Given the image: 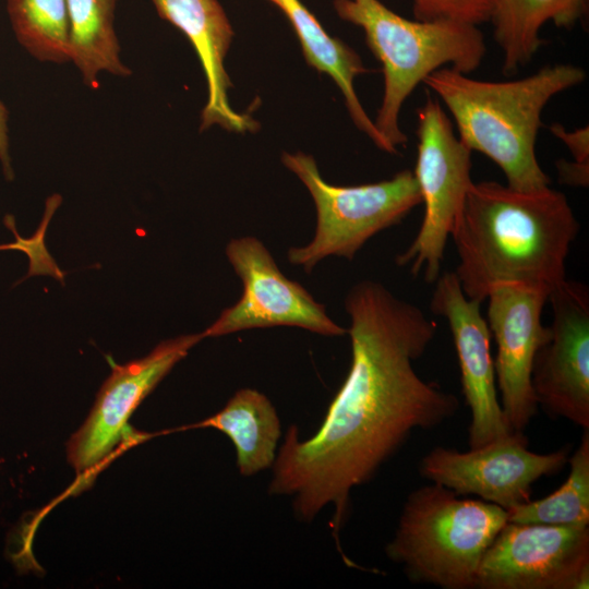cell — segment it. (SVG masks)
Returning <instances> with one entry per match:
<instances>
[{
    "instance_id": "obj_1",
    "label": "cell",
    "mask_w": 589,
    "mask_h": 589,
    "mask_svg": "<svg viewBox=\"0 0 589 589\" xmlns=\"http://www.w3.org/2000/svg\"><path fill=\"white\" fill-rule=\"evenodd\" d=\"M345 309L349 372L311 437L301 441L296 425L288 429L268 486L271 494L292 497L304 522L333 505L337 542L351 490L370 481L413 431L435 429L459 408L457 396L414 370L437 327L418 305L363 280L349 289Z\"/></svg>"
},
{
    "instance_id": "obj_2",
    "label": "cell",
    "mask_w": 589,
    "mask_h": 589,
    "mask_svg": "<svg viewBox=\"0 0 589 589\" xmlns=\"http://www.w3.org/2000/svg\"><path fill=\"white\" fill-rule=\"evenodd\" d=\"M579 223L566 195L550 185L520 191L495 181L472 183L450 233L454 272L467 298L482 303L497 284L548 289L566 279Z\"/></svg>"
},
{
    "instance_id": "obj_3",
    "label": "cell",
    "mask_w": 589,
    "mask_h": 589,
    "mask_svg": "<svg viewBox=\"0 0 589 589\" xmlns=\"http://www.w3.org/2000/svg\"><path fill=\"white\" fill-rule=\"evenodd\" d=\"M585 79L582 68L558 63L505 82L476 80L445 67L423 83L444 103L467 147L497 165L508 187L532 191L551 182L536 155L542 111L555 95Z\"/></svg>"
},
{
    "instance_id": "obj_4",
    "label": "cell",
    "mask_w": 589,
    "mask_h": 589,
    "mask_svg": "<svg viewBox=\"0 0 589 589\" xmlns=\"http://www.w3.org/2000/svg\"><path fill=\"white\" fill-rule=\"evenodd\" d=\"M333 5L340 19L363 29L382 63L384 94L374 123L396 152L407 143L399 115L414 88L441 68L469 74L485 56L484 36L477 25L449 19L408 20L378 0H334Z\"/></svg>"
},
{
    "instance_id": "obj_5",
    "label": "cell",
    "mask_w": 589,
    "mask_h": 589,
    "mask_svg": "<svg viewBox=\"0 0 589 589\" xmlns=\"http://www.w3.org/2000/svg\"><path fill=\"white\" fill-rule=\"evenodd\" d=\"M458 496L431 482L407 497L385 553L409 580L443 589L476 587L481 558L507 522V512Z\"/></svg>"
},
{
    "instance_id": "obj_6",
    "label": "cell",
    "mask_w": 589,
    "mask_h": 589,
    "mask_svg": "<svg viewBox=\"0 0 589 589\" xmlns=\"http://www.w3.org/2000/svg\"><path fill=\"white\" fill-rule=\"evenodd\" d=\"M281 161L306 187L316 208L312 240L287 252L288 261L306 273L330 255L353 260L370 238L399 224L421 204L416 177L409 169L388 180L341 187L326 182L310 155L284 153Z\"/></svg>"
},
{
    "instance_id": "obj_7",
    "label": "cell",
    "mask_w": 589,
    "mask_h": 589,
    "mask_svg": "<svg viewBox=\"0 0 589 589\" xmlns=\"http://www.w3.org/2000/svg\"><path fill=\"white\" fill-rule=\"evenodd\" d=\"M416 177L424 215L411 244L396 257L412 275L435 283L444 251L472 185L471 153L455 135L440 101L429 97L418 110Z\"/></svg>"
},
{
    "instance_id": "obj_8",
    "label": "cell",
    "mask_w": 589,
    "mask_h": 589,
    "mask_svg": "<svg viewBox=\"0 0 589 589\" xmlns=\"http://www.w3.org/2000/svg\"><path fill=\"white\" fill-rule=\"evenodd\" d=\"M225 253L243 289L236 304L223 310L202 332L204 338L274 326H296L323 336L347 334L327 315L324 304L280 272L257 238L231 239Z\"/></svg>"
},
{
    "instance_id": "obj_9",
    "label": "cell",
    "mask_w": 589,
    "mask_h": 589,
    "mask_svg": "<svg viewBox=\"0 0 589 589\" xmlns=\"http://www.w3.org/2000/svg\"><path fill=\"white\" fill-rule=\"evenodd\" d=\"M589 526L507 521L485 550L478 589H587Z\"/></svg>"
},
{
    "instance_id": "obj_10",
    "label": "cell",
    "mask_w": 589,
    "mask_h": 589,
    "mask_svg": "<svg viewBox=\"0 0 589 589\" xmlns=\"http://www.w3.org/2000/svg\"><path fill=\"white\" fill-rule=\"evenodd\" d=\"M567 460L563 449L529 450L524 432L513 431L468 452L434 447L421 459L419 472L457 495H477L508 510L529 502L532 484L560 471Z\"/></svg>"
},
{
    "instance_id": "obj_11",
    "label": "cell",
    "mask_w": 589,
    "mask_h": 589,
    "mask_svg": "<svg viewBox=\"0 0 589 589\" xmlns=\"http://www.w3.org/2000/svg\"><path fill=\"white\" fill-rule=\"evenodd\" d=\"M552 322L536 352L531 383L538 405L589 429V291L564 279L549 294Z\"/></svg>"
},
{
    "instance_id": "obj_12",
    "label": "cell",
    "mask_w": 589,
    "mask_h": 589,
    "mask_svg": "<svg viewBox=\"0 0 589 589\" xmlns=\"http://www.w3.org/2000/svg\"><path fill=\"white\" fill-rule=\"evenodd\" d=\"M549 294L541 287L504 283L486 297V322L497 347L496 386L512 431L524 432L538 410L531 374L536 352L548 335L541 316Z\"/></svg>"
},
{
    "instance_id": "obj_13",
    "label": "cell",
    "mask_w": 589,
    "mask_h": 589,
    "mask_svg": "<svg viewBox=\"0 0 589 589\" xmlns=\"http://www.w3.org/2000/svg\"><path fill=\"white\" fill-rule=\"evenodd\" d=\"M202 339V333L181 335L159 342L143 358L112 364L89 414L67 445L68 460L77 473L93 470L112 452L133 411Z\"/></svg>"
},
{
    "instance_id": "obj_14",
    "label": "cell",
    "mask_w": 589,
    "mask_h": 589,
    "mask_svg": "<svg viewBox=\"0 0 589 589\" xmlns=\"http://www.w3.org/2000/svg\"><path fill=\"white\" fill-rule=\"evenodd\" d=\"M434 284L430 308L449 325L470 410L468 442L470 448L480 447L513 432L497 398L492 335L481 303L467 298L454 272L441 274Z\"/></svg>"
},
{
    "instance_id": "obj_15",
    "label": "cell",
    "mask_w": 589,
    "mask_h": 589,
    "mask_svg": "<svg viewBox=\"0 0 589 589\" xmlns=\"http://www.w3.org/2000/svg\"><path fill=\"white\" fill-rule=\"evenodd\" d=\"M158 14L185 34L193 45L207 82V101L201 129L217 124L233 132L255 131L259 123L232 109L225 59L233 31L218 0H152Z\"/></svg>"
},
{
    "instance_id": "obj_16",
    "label": "cell",
    "mask_w": 589,
    "mask_h": 589,
    "mask_svg": "<svg viewBox=\"0 0 589 589\" xmlns=\"http://www.w3.org/2000/svg\"><path fill=\"white\" fill-rule=\"evenodd\" d=\"M288 19L300 41L306 62L333 79L339 87L356 127L382 151L396 154L361 105L353 81L368 72L359 55L341 40L332 37L300 0H268Z\"/></svg>"
},
{
    "instance_id": "obj_17",
    "label": "cell",
    "mask_w": 589,
    "mask_h": 589,
    "mask_svg": "<svg viewBox=\"0 0 589 589\" xmlns=\"http://www.w3.org/2000/svg\"><path fill=\"white\" fill-rule=\"evenodd\" d=\"M588 0H489V22L502 50L504 74L528 64L542 45L540 32L552 22L573 27L586 13Z\"/></svg>"
},
{
    "instance_id": "obj_18",
    "label": "cell",
    "mask_w": 589,
    "mask_h": 589,
    "mask_svg": "<svg viewBox=\"0 0 589 589\" xmlns=\"http://www.w3.org/2000/svg\"><path fill=\"white\" fill-rule=\"evenodd\" d=\"M193 426L226 434L235 445L242 476H253L274 465L280 420L272 401L256 389L237 390L223 409Z\"/></svg>"
},
{
    "instance_id": "obj_19",
    "label": "cell",
    "mask_w": 589,
    "mask_h": 589,
    "mask_svg": "<svg viewBox=\"0 0 589 589\" xmlns=\"http://www.w3.org/2000/svg\"><path fill=\"white\" fill-rule=\"evenodd\" d=\"M67 5L69 59L84 83L96 87L103 72L130 75L129 68L121 61L115 32L116 0H67Z\"/></svg>"
},
{
    "instance_id": "obj_20",
    "label": "cell",
    "mask_w": 589,
    "mask_h": 589,
    "mask_svg": "<svg viewBox=\"0 0 589 589\" xmlns=\"http://www.w3.org/2000/svg\"><path fill=\"white\" fill-rule=\"evenodd\" d=\"M566 481L550 495L517 505L507 512V521L564 527L589 526V433L567 460Z\"/></svg>"
},
{
    "instance_id": "obj_21",
    "label": "cell",
    "mask_w": 589,
    "mask_h": 589,
    "mask_svg": "<svg viewBox=\"0 0 589 589\" xmlns=\"http://www.w3.org/2000/svg\"><path fill=\"white\" fill-rule=\"evenodd\" d=\"M7 11L17 41L34 58L70 61L67 0H7Z\"/></svg>"
},
{
    "instance_id": "obj_22",
    "label": "cell",
    "mask_w": 589,
    "mask_h": 589,
    "mask_svg": "<svg viewBox=\"0 0 589 589\" xmlns=\"http://www.w3.org/2000/svg\"><path fill=\"white\" fill-rule=\"evenodd\" d=\"M489 0H423L417 20L449 19L479 26L489 22Z\"/></svg>"
},
{
    "instance_id": "obj_23",
    "label": "cell",
    "mask_w": 589,
    "mask_h": 589,
    "mask_svg": "<svg viewBox=\"0 0 589 589\" xmlns=\"http://www.w3.org/2000/svg\"><path fill=\"white\" fill-rule=\"evenodd\" d=\"M550 131L567 146L574 158L573 160L581 164H589L588 127L567 131L561 123H554L550 127Z\"/></svg>"
},
{
    "instance_id": "obj_24",
    "label": "cell",
    "mask_w": 589,
    "mask_h": 589,
    "mask_svg": "<svg viewBox=\"0 0 589 589\" xmlns=\"http://www.w3.org/2000/svg\"><path fill=\"white\" fill-rule=\"evenodd\" d=\"M558 181L570 187L587 188L589 184V164L560 159L555 163Z\"/></svg>"
},
{
    "instance_id": "obj_25",
    "label": "cell",
    "mask_w": 589,
    "mask_h": 589,
    "mask_svg": "<svg viewBox=\"0 0 589 589\" xmlns=\"http://www.w3.org/2000/svg\"><path fill=\"white\" fill-rule=\"evenodd\" d=\"M9 111L5 105L0 100V163L3 173L8 180L13 179V168L9 151Z\"/></svg>"
},
{
    "instance_id": "obj_26",
    "label": "cell",
    "mask_w": 589,
    "mask_h": 589,
    "mask_svg": "<svg viewBox=\"0 0 589 589\" xmlns=\"http://www.w3.org/2000/svg\"><path fill=\"white\" fill-rule=\"evenodd\" d=\"M2 249H16V250H24V252H27L29 249V241L22 239L20 242H15L8 245H0V250Z\"/></svg>"
},
{
    "instance_id": "obj_27",
    "label": "cell",
    "mask_w": 589,
    "mask_h": 589,
    "mask_svg": "<svg viewBox=\"0 0 589 589\" xmlns=\"http://www.w3.org/2000/svg\"><path fill=\"white\" fill-rule=\"evenodd\" d=\"M413 2V15L421 9L423 0H412Z\"/></svg>"
}]
</instances>
